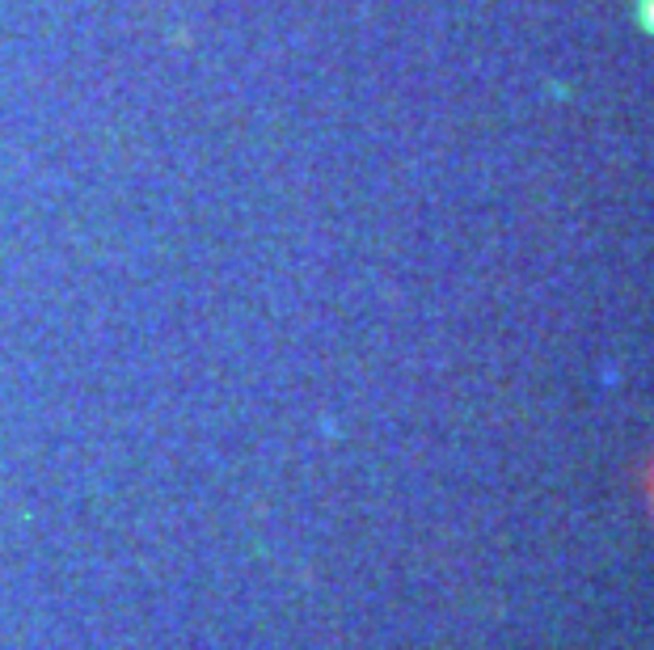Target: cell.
<instances>
[{
    "mask_svg": "<svg viewBox=\"0 0 654 650\" xmlns=\"http://www.w3.org/2000/svg\"><path fill=\"white\" fill-rule=\"evenodd\" d=\"M650 499H654V465H650Z\"/></svg>",
    "mask_w": 654,
    "mask_h": 650,
    "instance_id": "1",
    "label": "cell"
},
{
    "mask_svg": "<svg viewBox=\"0 0 654 650\" xmlns=\"http://www.w3.org/2000/svg\"><path fill=\"white\" fill-rule=\"evenodd\" d=\"M650 26H654V0H650Z\"/></svg>",
    "mask_w": 654,
    "mask_h": 650,
    "instance_id": "2",
    "label": "cell"
}]
</instances>
